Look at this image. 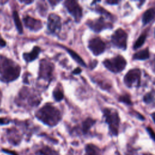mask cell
Listing matches in <instances>:
<instances>
[{
	"mask_svg": "<svg viewBox=\"0 0 155 155\" xmlns=\"http://www.w3.org/2000/svg\"><path fill=\"white\" fill-rule=\"evenodd\" d=\"M41 101L40 93L35 89L27 87H22L15 99L16 105L26 110H31L37 107Z\"/></svg>",
	"mask_w": 155,
	"mask_h": 155,
	"instance_id": "1",
	"label": "cell"
},
{
	"mask_svg": "<svg viewBox=\"0 0 155 155\" xmlns=\"http://www.w3.org/2000/svg\"><path fill=\"white\" fill-rule=\"evenodd\" d=\"M21 72V66L13 60L0 54V81L10 83L18 79Z\"/></svg>",
	"mask_w": 155,
	"mask_h": 155,
	"instance_id": "2",
	"label": "cell"
},
{
	"mask_svg": "<svg viewBox=\"0 0 155 155\" xmlns=\"http://www.w3.org/2000/svg\"><path fill=\"white\" fill-rule=\"evenodd\" d=\"M35 116L39 120L48 127H54L62 120L61 111L51 103L44 104L35 113Z\"/></svg>",
	"mask_w": 155,
	"mask_h": 155,
	"instance_id": "3",
	"label": "cell"
},
{
	"mask_svg": "<svg viewBox=\"0 0 155 155\" xmlns=\"http://www.w3.org/2000/svg\"><path fill=\"white\" fill-rule=\"evenodd\" d=\"M54 64L46 58L42 59L39 61L38 80L44 81L49 85L54 79Z\"/></svg>",
	"mask_w": 155,
	"mask_h": 155,
	"instance_id": "4",
	"label": "cell"
},
{
	"mask_svg": "<svg viewBox=\"0 0 155 155\" xmlns=\"http://www.w3.org/2000/svg\"><path fill=\"white\" fill-rule=\"evenodd\" d=\"M103 114L105 122L108 125L111 134L114 136L117 135L120 119L117 111L107 108L103 110Z\"/></svg>",
	"mask_w": 155,
	"mask_h": 155,
	"instance_id": "5",
	"label": "cell"
},
{
	"mask_svg": "<svg viewBox=\"0 0 155 155\" xmlns=\"http://www.w3.org/2000/svg\"><path fill=\"white\" fill-rule=\"evenodd\" d=\"M104 65L110 71L117 73L124 70L127 61L120 55H117L111 59H106L103 61Z\"/></svg>",
	"mask_w": 155,
	"mask_h": 155,
	"instance_id": "6",
	"label": "cell"
},
{
	"mask_svg": "<svg viewBox=\"0 0 155 155\" xmlns=\"http://www.w3.org/2000/svg\"><path fill=\"white\" fill-rule=\"evenodd\" d=\"M63 5L69 14L74 18V21L76 23L80 22L83 16V9L78 2L67 0L64 1Z\"/></svg>",
	"mask_w": 155,
	"mask_h": 155,
	"instance_id": "7",
	"label": "cell"
},
{
	"mask_svg": "<svg viewBox=\"0 0 155 155\" xmlns=\"http://www.w3.org/2000/svg\"><path fill=\"white\" fill-rule=\"evenodd\" d=\"M47 31L52 35H58L62 29L61 18L56 13H50L47 18Z\"/></svg>",
	"mask_w": 155,
	"mask_h": 155,
	"instance_id": "8",
	"label": "cell"
},
{
	"mask_svg": "<svg viewBox=\"0 0 155 155\" xmlns=\"http://www.w3.org/2000/svg\"><path fill=\"white\" fill-rule=\"evenodd\" d=\"M85 24L91 30L96 33H99L105 29L113 28L112 24L107 22L103 16L93 20L88 19Z\"/></svg>",
	"mask_w": 155,
	"mask_h": 155,
	"instance_id": "9",
	"label": "cell"
},
{
	"mask_svg": "<svg viewBox=\"0 0 155 155\" xmlns=\"http://www.w3.org/2000/svg\"><path fill=\"white\" fill-rule=\"evenodd\" d=\"M127 33L122 28L117 29L111 37L112 44L116 47L125 50L127 47Z\"/></svg>",
	"mask_w": 155,
	"mask_h": 155,
	"instance_id": "10",
	"label": "cell"
},
{
	"mask_svg": "<svg viewBox=\"0 0 155 155\" xmlns=\"http://www.w3.org/2000/svg\"><path fill=\"white\" fill-rule=\"evenodd\" d=\"M141 71L139 68H133L128 71L124 76V83L128 87L133 86L138 87L140 82Z\"/></svg>",
	"mask_w": 155,
	"mask_h": 155,
	"instance_id": "11",
	"label": "cell"
},
{
	"mask_svg": "<svg viewBox=\"0 0 155 155\" xmlns=\"http://www.w3.org/2000/svg\"><path fill=\"white\" fill-rule=\"evenodd\" d=\"M88 48L94 56H98L105 50L106 45L100 38L95 37L88 41Z\"/></svg>",
	"mask_w": 155,
	"mask_h": 155,
	"instance_id": "12",
	"label": "cell"
},
{
	"mask_svg": "<svg viewBox=\"0 0 155 155\" xmlns=\"http://www.w3.org/2000/svg\"><path fill=\"white\" fill-rule=\"evenodd\" d=\"M22 21L25 27L33 32L39 31L44 27L43 23L41 20L36 19L28 15L23 17Z\"/></svg>",
	"mask_w": 155,
	"mask_h": 155,
	"instance_id": "13",
	"label": "cell"
},
{
	"mask_svg": "<svg viewBox=\"0 0 155 155\" xmlns=\"http://www.w3.org/2000/svg\"><path fill=\"white\" fill-rule=\"evenodd\" d=\"M41 52V48L39 46H34L32 50L30 52H25L22 54V58L27 64L34 61L38 58L40 53Z\"/></svg>",
	"mask_w": 155,
	"mask_h": 155,
	"instance_id": "14",
	"label": "cell"
},
{
	"mask_svg": "<svg viewBox=\"0 0 155 155\" xmlns=\"http://www.w3.org/2000/svg\"><path fill=\"white\" fill-rule=\"evenodd\" d=\"M7 136L8 140L13 145H17L20 143L22 136L20 133L16 128H10L7 130Z\"/></svg>",
	"mask_w": 155,
	"mask_h": 155,
	"instance_id": "15",
	"label": "cell"
},
{
	"mask_svg": "<svg viewBox=\"0 0 155 155\" xmlns=\"http://www.w3.org/2000/svg\"><path fill=\"white\" fill-rule=\"evenodd\" d=\"M95 123L96 120L94 119L91 117H87L81 123L80 127H76L74 130H76V131L80 130V132L82 134H86L89 132L90 128Z\"/></svg>",
	"mask_w": 155,
	"mask_h": 155,
	"instance_id": "16",
	"label": "cell"
},
{
	"mask_svg": "<svg viewBox=\"0 0 155 155\" xmlns=\"http://www.w3.org/2000/svg\"><path fill=\"white\" fill-rule=\"evenodd\" d=\"M59 47L63 48L65 50H66V51L69 54V55L72 58V59L79 65H80L81 66L83 67H86L87 65L85 64V62H84V61L82 59V58L74 50H73L71 48H67L66 47H64L63 45H58Z\"/></svg>",
	"mask_w": 155,
	"mask_h": 155,
	"instance_id": "17",
	"label": "cell"
},
{
	"mask_svg": "<svg viewBox=\"0 0 155 155\" xmlns=\"http://www.w3.org/2000/svg\"><path fill=\"white\" fill-rule=\"evenodd\" d=\"M52 96L54 100L56 102H60L63 100L64 97V93L62 86L61 84H58L54 88L52 92Z\"/></svg>",
	"mask_w": 155,
	"mask_h": 155,
	"instance_id": "18",
	"label": "cell"
},
{
	"mask_svg": "<svg viewBox=\"0 0 155 155\" xmlns=\"http://www.w3.org/2000/svg\"><path fill=\"white\" fill-rule=\"evenodd\" d=\"M155 16V9L153 8H151L145 11L142 15V23L143 25H147L150 22H151Z\"/></svg>",
	"mask_w": 155,
	"mask_h": 155,
	"instance_id": "19",
	"label": "cell"
},
{
	"mask_svg": "<svg viewBox=\"0 0 155 155\" xmlns=\"http://www.w3.org/2000/svg\"><path fill=\"white\" fill-rule=\"evenodd\" d=\"M12 17L13 19V21L16 28V30L19 34L21 35L23 33V27L21 20L19 18L18 12L16 10H14L12 13Z\"/></svg>",
	"mask_w": 155,
	"mask_h": 155,
	"instance_id": "20",
	"label": "cell"
},
{
	"mask_svg": "<svg viewBox=\"0 0 155 155\" xmlns=\"http://www.w3.org/2000/svg\"><path fill=\"white\" fill-rule=\"evenodd\" d=\"M149 57H150V53H149V50L148 48L144 50L139 51L135 53L133 55V59H136V60H145L148 59Z\"/></svg>",
	"mask_w": 155,
	"mask_h": 155,
	"instance_id": "21",
	"label": "cell"
},
{
	"mask_svg": "<svg viewBox=\"0 0 155 155\" xmlns=\"http://www.w3.org/2000/svg\"><path fill=\"white\" fill-rule=\"evenodd\" d=\"M85 155H101L100 149L93 144H88L85 147Z\"/></svg>",
	"mask_w": 155,
	"mask_h": 155,
	"instance_id": "22",
	"label": "cell"
},
{
	"mask_svg": "<svg viewBox=\"0 0 155 155\" xmlns=\"http://www.w3.org/2000/svg\"><path fill=\"white\" fill-rule=\"evenodd\" d=\"M44 3V1H40L37 4V9L38 10V12L40 14V15L43 17L45 16V15L48 12L47 5Z\"/></svg>",
	"mask_w": 155,
	"mask_h": 155,
	"instance_id": "23",
	"label": "cell"
},
{
	"mask_svg": "<svg viewBox=\"0 0 155 155\" xmlns=\"http://www.w3.org/2000/svg\"><path fill=\"white\" fill-rule=\"evenodd\" d=\"M146 38H147L146 33H143L141 35H140V36L137 38V39L136 40V41L134 42L133 45V49L136 50L142 47L145 41Z\"/></svg>",
	"mask_w": 155,
	"mask_h": 155,
	"instance_id": "24",
	"label": "cell"
},
{
	"mask_svg": "<svg viewBox=\"0 0 155 155\" xmlns=\"http://www.w3.org/2000/svg\"><path fill=\"white\" fill-rule=\"evenodd\" d=\"M38 155H55L56 153L48 147H44L41 148L37 153Z\"/></svg>",
	"mask_w": 155,
	"mask_h": 155,
	"instance_id": "25",
	"label": "cell"
},
{
	"mask_svg": "<svg viewBox=\"0 0 155 155\" xmlns=\"http://www.w3.org/2000/svg\"><path fill=\"white\" fill-rule=\"evenodd\" d=\"M96 11L102 15H105V16H107V18H109L110 19L112 18V15L111 14H110L108 12H107V10H105V9H104L103 7L99 6V5H97L96 8H95Z\"/></svg>",
	"mask_w": 155,
	"mask_h": 155,
	"instance_id": "26",
	"label": "cell"
},
{
	"mask_svg": "<svg viewBox=\"0 0 155 155\" xmlns=\"http://www.w3.org/2000/svg\"><path fill=\"white\" fill-rule=\"evenodd\" d=\"M119 101L120 102H124L127 105H132V102L130 99V96L128 94H125L124 95L120 96L119 98Z\"/></svg>",
	"mask_w": 155,
	"mask_h": 155,
	"instance_id": "27",
	"label": "cell"
},
{
	"mask_svg": "<svg viewBox=\"0 0 155 155\" xmlns=\"http://www.w3.org/2000/svg\"><path fill=\"white\" fill-rule=\"evenodd\" d=\"M143 101L146 104H150L154 101V95L152 93H148L143 96Z\"/></svg>",
	"mask_w": 155,
	"mask_h": 155,
	"instance_id": "28",
	"label": "cell"
},
{
	"mask_svg": "<svg viewBox=\"0 0 155 155\" xmlns=\"http://www.w3.org/2000/svg\"><path fill=\"white\" fill-rule=\"evenodd\" d=\"M11 122V119L8 117H0V125L9 124Z\"/></svg>",
	"mask_w": 155,
	"mask_h": 155,
	"instance_id": "29",
	"label": "cell"
},
{
	"mask_svg": "<svg viewBox=\"0 0 155 155\" xmlns=\"http://www.w3.org/2000/svg\"><path fill=\"white\" fill-rule=\"evenodd\" d=\"M147 131L148 133L150 136L151 137V139L155 142V133L153 131L151 128L150 127H147Z\"/></svg>",
	"mask_w": 155,
	"mask_h": 155,
	"instance_id": "30",
	"label": "cell"
},
{
	"mask_svg": "<svg viewBox=\"0 0 155 155\" xmlns=\"http://www.w3.org/2000/svg\"><path fill=\"white\" fill-rule=\"evenodd\" d=\"M48 2L50 4V5L53 7L57 5L59 3H60L61 1H56V0H51L50 1V0H49V1H48Z\"/></svg>",
	"mask_w": 155,
	"mask_h": 155,
	"instance_id": "31",
	"label": "cell"
},
{
	"mask_svg": "<svg viewBox=\"0 0 155 155\" xmlns=\"http://www.w3.org/2000/svg\"><path fill=\"white\" fill-rule=\"evenodd\" d=\"M6 45H7L6 41L0 35V47H5L6 46Z\"/></svg>",
	"mask_w": 155,
	"mask_h": 155,
	"instance_id": "32",
	"label": "cell"
},
{
	"mask_svg": "<svg viewBox=\"0 0 155 155\" xmlns=\"http://www.w3.org/2000/svg\"><path fill=\"white\" fill-rule=\"evenodd\" d=\"M81 72H82L81 68H79V67H77L76 68H75V69L72 71V73H73V74H76H76H80Z\"/></svg>",
	"mask_w": 155,
	"mask_h": 155,
	"instance_id": "33",
	"label": "cell"
},
{
	"mask_svg": "<svg viewBox=\"0 0 155 155\" xmlns=\"http://www.w3.org/2000/svg\"><path fill=\"white\" fill-rule=\"evenodd\" d=\"M19 2H21V3H24L25 4H27V5H28L34 2V1H19Z\"/></svg>",
	"mask_w": 155,
	"mask_h": 155,
	"instance_id": "34",
	"label": "cell"
},
{
	"mask_svg": "<svg viewBox=\"0 0 155 155\" xmlns=\"http://www.w3.org/2000/svg\"><path fill=\"white\" fill-rule=\"evenodd\" d=\"M106 2L109 4H117L119 1H106Z\"/></svg>",
	"mask_w": 155,
	"mask_h": 155,
	"instance_id": "35",
	"label": "cell"
},
{
	"mask_svg": "<svg viewBox=\"0 0 155 155\" xmlns=\"http://www.w3.org/2000/svg\"><path fill=\"white\" fill-rule=\"evenodd\" d=\"M151 117H152V118H153V120H154V123H155V112L151 114Z\"/></svg>",
	"mask_w": 155,
	"mask_h": 155,
	"instance_id": "36",
	"label": "cell"
},
{
	"mask_svg": "<svg viewBox=\"0 0 155 155\" xmlns=\"http://www.w3.org/2000/svg\"><path fill=\"white\" fill-rule=\"evenodd\" d=\"M2 91L0 90V105L1 104V101H2Z\"/></svg>",
	"mask_w": 155,
	"mask_h": 155,
	"instance_id": "37",
	"label": "cell"
},
{
	"mask_svg": "<svg viewBox=\"0 0 155 155\" xmlns=\"http://www.w3.org/2000/svg\"><path fill=\"white\" fill-rule=\"evenodd\" d=\"M153 71H154V73H155V61H154V64H153Z\"/></svg>",
	"mask_w": 155,
	"mask_h": 155,
	"instance_id": "38",
	"label": "cell"
},
{
	"mask_svg": "<svg viewBox=\"0 0 155 155\" xmlns=\"http://www.w3.org/2000/svg\"><path fill=\"white\" fill-rule=\"evenodd\" d=\"M154 36H155V31H154Z\"/></svg>",
	"mask_w": 155,
	"mask_h": 155,
	"instance_id": "39",
	"label": "cell"
}]
</instances>
